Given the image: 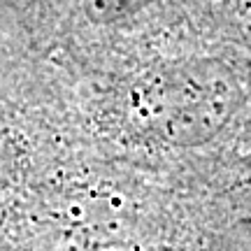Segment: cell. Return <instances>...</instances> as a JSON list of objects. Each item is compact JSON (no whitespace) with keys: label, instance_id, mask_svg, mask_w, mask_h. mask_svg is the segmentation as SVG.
Segmentation results:
<instances>
[{"label":"cell","instance_id":"6da1fadb","mask_svg":"<svg viewBox=\"0 0 251 251\" xmlns=\"http://www.w3.org/2000/svg\"><path fill=\"white\" fill-rule=\"evenodd\" d=\"M244 105L237 84L216 70H184L147 81L128 100L142 133L170 147L212 142Z\"/></svg>","mask_w":251,"mask_h":251}]
</instances>
